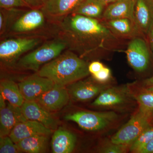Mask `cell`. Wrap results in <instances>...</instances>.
<instances>
[{
  "label": "cell",
  "instance_id": "1",
  "mask_svg": "<svg viewBox=\"0 0 153 153\" xmlns=\"http://www.w3.org/2000/svg\"><path fill=\"white\" fill-rule=\"evenodd\" d=\"M57 25V37L66 42L67 49L83 59L123 51L121 38L115 36L101 19L72 13Z\"/></svg>",
  "mask_w": 153,
  "mask_h": 153
},
{
  "label": "cell",
  "instance_id": "2",
  "mask_svg": "<svg viewBox=\"0 0 153 153\" xmlns=\"http://www.w3.org/2000/svg\"><path fill=\"white\" fill-rule=\"evenodd\" d=\"M2 23L4 33L1 38L13 37L38 36L48 38L50 28L57 24L48 19L41 9H7L3 13Z\"/></svg>",
  "mask_w": 153,
  "mask_h": 153
},
{
  "label": "cell",
  "instance_id": "3",
  "mask_svg": "<svg viewBox=\"0 0 153 153\" xmlns=\"http://www.w3.org/2000/svg\"><path fill=\"white\" fill-rule=\"evenodd\" d=\"M88 65L84 59L67 49L43 65L37 73L55 84L66 86L88 76Z\"/></svg>",
  "mask_w": 153,
  "mask_h": 153
},
{
  "label": "cell",
  "instance_id": "4",
  "mask_svg": "<svg viewBox=\"0 0 153 153\" xmlns=\"http://www.w3.org/2000/svg\"><path fill=\"white\" fill-rule=\"evenodd\" d=\"M66 49V42L57 36L22 56L17 61L14 68L38 72L43 65L58 57Z\"/></svg>",
  "mask_w": 153,
  "mask_h": 153
},
{
  "label": "cell",
  "instance_id": "5",
  "mask_svg": "<svg viewBox=\"0 0 153 153\" xmlns=\"http://www.w3.org/2000/svg\"><path fill=\"white\" fill-rule=\"evenodd\" d=\"M47 39L41 36H33L9 37L1 39V65L5 68H14L22 55L38 47Z\"/></svg>",
  "mask_w": 153,
  "mask_h": 153
},
{
  "label": "cell",
  "instance_id": "6",
  "mask_svg": "<svg viewBox=\"0 0 153 153\" xmlns=\"http://www.w3.org/2000/svg\"><path fill=\"white\" fill-rule=\"evenodd\" d=\"M118 115L113 111H76L64 116L66 120L76 123L81 128L89 131H98L104 129L114 123Z\"/></svg>",
  "mask_w": 153,
  "mask_h": 153
},
{
  "label": "cell",
  "instance_id": "7",
  "mask_svg": "<svg viewBox=\"0 0 153 153\" xmlns=\"http://www.w3.org/2000/svg\"><path fill=\"white\" fill-rule=\"evenodd\" d=\"M152 113L139 108L128 122L113 136L111 141L114 143L130 146L144 130L152 126Z\"/></svg>",
  "mask_w": 153,
  "mask_h": 153
},
{
  "label": "cell",
  "instance_id": "8",
  "mask_svg": "<svg viewBox=\"0 0 153 153\" xmlns=\"http://www.w3.org/2000/svg\"><path fill=\"white\" fill-rule=\"evenodd\" d=\"M134 100H136L135 96L128 85L111 86L103 91L91 105L104 108H122L131 104Z\"/></svg>",
  "mask_w": 153,
  "mask_h": 153
},
{
  "label": "cell",
  "instance_id": "9",
  "mask_svg": "<svg viewBox=\"0 0 153 153\" xmlns=\"http://www.w3.org/2000/svg\"><path fill=\"white\" fill-rule=\"evenodd\" d=\"M108 83H101L92 76L80 79L67 85L70 100L72 101L85 102L98 96L105 89L110 87Z\"/></svg>",
  "mask_w": 153,
  "mask_h": 153
},
{
  "label": "cell",
  "instance_id": "10",
  "mask_svg": "<svg viewBox=\"0 0 153 153\" xmlns=\"http://www.w3.org/2000/svg\"><path fill=\"white\" fill-rule=\"evenodd\" d=\"M125 52L129 64L135 71L141 72L147 68L150 55L146 42L142 37L131 39Z\"/></svg>",
  "mask_w": 153,
  "mask_h": 153
},
{
  "label": "cell",
  "instance_id": "11",
  "mask_svg": "<svg viewBox=\"0 0 153 153\" xmlns=\"http://www.w3.org/2000/svg\"><path fill=\"white\" fill-rule=\"evenodd\" d=\"M27 120L21 107L6 103L0 94V137L9 136L17 123Z\"/></svg>",
  "mask_w": 153,
  "mask_h": 153
},
{
  "label": "cell",
  "instance_id": "12",
  "mask_svg": "<svg viewBox=\"0 0 153 153\" xmlns=\"http://www.w3.org/2000/svg\"><path fill=\"white\" fill-rule=\"evenodd\" d=\"M55 84L51 79L40 76L36 72L25 78L18 85L25 100L35 101L41 94L51 89Z\"/></svg>",
  "mask_w": 153,
  "mask_h": 153
},
{
  "label": "cell",
  "instance_id": "13",
  "mask_svg": "<svg viewBox=\"0 0 153 153\" xmlns=\"http://www.w3.org/2000/svg\"><path fill=\"white\" fill-rule=\"evenodd\" d=\"M70 100L66 86L55 83L51 89L41 94L35 101L50 112L62 109Z\"/></svg>",
  "mask_w": 153,
  "mask_h": 153
},
{
  "label": "cell",
  "instance_id": "14",
  "mask_svg": "<svg viewBox=\"0 0 153 153\" xmlns=\"http://www.w3.org/2000/svg\"><path fill=\"white\" fill-rule=\"evenodd\" d=\"M83 0H45L41 9L50 21L57 24L73 13Z\"/></svg>",
  "mask_w": 153,
  "mask_h": 153
},
{
  "label": "cell",
  "instance_id": "15",
  "mask_svg": "<svg viewBox=\"0 0 153 153\" xmlns=\"http://www.w3.org/2000/svg\"><path fill=\"white\" fill-rule=\"evenodd\" d=\"M21 108L27 120L36 121L52 131L58 128V120L37 102L25 100Z\"/></svg>",
  "mask_w": 153,
  "mask_h": 153
},
{
  "label": "cell",
  "instance_id": "16",
  "mask_svg": "<svg viewBox=\"0 0 153 153\" xmlns=\"http://www.w3.org/2000/svg\"><path fill=\"white\" fill-rule=\"evenodd\" d=\"M134 23L143 36H147L153 24V2L151 0H135Z\"/></svg>",
  "mask_w": 153,
  "mask_h": 153
},
{
  "label": "cell",
  "instance_id": "17",
  "mask_svg": "<svg viewBox=\"0 0 153 153\" xmlns=\"http://www.w3.org/2000/svg\"><path fill=\"white\" fill-rule=\"evenodd\" d=\"M52 131L40 123L36 121L27 120L17 123L9 136L14 143H16L21 140L34 136H49L52 133Z\"/></svg>",
  "mask_w": 153,
  "mask_h": 153
},
{
  "label": "cell",
  "instance_id": "18",
  "mask_svg": "<svg viewBox=\"0 0 153 153\" xmlns=\"http://www.w3.org/2000/svg\"><path fill=\"white\" fill-rule=\"evenodd\" d=\"M135 0H117L110 4L104 11L101 20L103 21L128 19L134 23V10Z\"/></svg>",
  "mask_w": 153,
  "mask_h": 153
},
{
  "label": "cell",
  "instance_id": "19",
  "mask_svg": "<svg viewBox=\"0 0 153 153\" xmlns=\"http://www.w3.org/2000/svg\"><path fill=\"white\" fill-rule=\"evenodd\" d=\"M76 137L71 131L59 127L53 133L51 147L53 153H70L75 148Z\"/></svg>",
  "mask_w": 153,
  "mask_h": 153
},
{
  "label": "cell",
  "instance_id": "20",
  "mask_svg": "<svg viewBox=\"0 0 153 153\" xmlns=\"http://www.w3.org/2000/svg\"><path fill=\"white\" fill-rule=\"evenodd\" d=\"M102 21L115 36L122 39H131L143 36L137 29L135 24L128 19Z\"/></svg>",
  "mask_w": 153,
  "mask_h": 153
},
{
  "label": "cell",
  "instance_id": "21",
  "mask_svg": "<svg viewBox=\"0 0 153 153\" xmlns=\"http://www.w3.org/2000/svg\"><path fill=\"white\" fill-rule=\"evenodd\" d=\"M49 136L41 135L29 137L16 143L20 152L43 153L47 152Z\"/></svg>",
  "mask_w": 153,
  "mask_h": 153
},
{
  "label": "cell",
  "instance_id": "22",
  "mask_svg": "<svg viewBox=\"0 0 153 153\" xmlns=\"http://www.w3.org/2000/svg\"><path fill=\"white\" fill-rule=\"evenodd\" d=\"M0 94L9 103L22 107L25 101L19 85L13 80L4 79L0 82Z\"/></svg>",
  "mask_w": 153,
  "mask_h": 153
},
{
  "label": "cell",
  "instance_id": "23",
  "mask_svg": "<svg viewBox=\"0 0 153 153\" xmlns=\"http://www.w3.org/2000/svg\"><path fill=\"white\" fill-rule=\"evenodd\" d=\"M106 6L98 0H83L73 13L101 19Z\"/></svg>",
  "mask_w": 153,
  "mask_h": 153
},
{
  "label": "cell",
  "instance_id": "24",
  "mask_svg": "<svg viewBox=\"0 0 153 153\" xmlns=\"http://www.w3.org/2000/svg\"><path fill=\"white\" fill-rule=\"evenodd\" d=\"M153 139V126H151L144 130L131 145L130 151L132 153H140Z\"/></svg>",
  "mask_w": 153,
  "mask_h": 153
},
{
  "label": "cell",
  "instance_id": "25",
  "mask_svg": "<svg viewBox=\"0 0 153 153\" xmlns=\"http://www.w3.org/2000/svg\"><path fill=\"white\" fill-rule=\"evenodd\" d=\"M139 108L147 112L152 113L153 110V85L147 86L138 94L135 96Z\"/></svg>",
  "mask_w": 153,
  "mask_h": 153
},
{
  "label": "cell",
  "instance_id": "26",
  "mask_svg": "<svg viewBox=\"0 0 153 153\" xmlns=\"http://www.w3.org/2000/svg\"><path fill=\"white\" fill-rule=\"evenodd\" d=\"M130 147L128 145L116 144L110 141L102 145L99 149V152L104 153H124L130 151Z\"/></svg>",
  "mask_w": 153,
  "mask_h": 153
},
{
  "label": "cell",
  "instance_id": "27",
  "mask_svg": "<svg viewBox=\"0 0 153 153\" xmlns=\"http://www.w3.org/2000/svg\"><path fill=\"white\" fill-rule=\"evenodd\" d=\"M20 152L16 143L9 135L0 137V153Z\"/></svg>",
  "mask_w": 153,
  "mask_h": 153
},
{
  "label": "cell",
  "instance_id": "28",
  "mask_svg": "<svg viewBox=\"0 0 153 153\" xmlns=\"http://www.w3.org/2000/svg\"><path fill=\"white\" fill-rule=\"evenodd\" d=\"M1 8L6 9L29 8L24 0H0Z\"/></svg>",
  "mask_w": 153,
  "mask_h": 153
},
{
  "label": "cell",
  "instance_id": "29",
  "mask_svg": "<svg viewBox=\"0 0 153 153\" xmlns=\"http://www.w3.org/2000/svg\"><path fill=\"white\" fill-rule=\"evenodd\" d=\"M94 79L101 83H107L111 78V74L110 69L104 66L100 71L91 74Z\"/></svg>",
  "mask_w": 153,
  "mask_h": 153
},
{
  "label": "cell",
  "instance_id": "30",
  "mask_svg": "<svg viewBox=\"0 0 153 153\" xmlns=\"http://www.w3.org/2000/svg\"><path fill=\"white\" fill-rule=\"evenodd\" d=\"M104 66L103 64L100 61H94L89 64L88 66V71L91 75L100 71Z\"/></svg>",
  "mask_w": 153,
  "mask_h": 153
},
{
  "label": "cell",
  "instance_id": "31",
  "mask_svg": "<svg viewBox=\"0 0 153 153\" xmlns=\"http://www.w3.org/2000/svg\"><path fill=\"white\" fill-rule=\"evenodd\" d=\"M30 9H41L45 0H24Z\"/></svg>",
  "mask_w": 153,
  "mask_h": 153
},
{
  "label": "cell",
  "instance_id": "32",
  "mask_svg": "<svg viewBox=\"0 0 153 153\" xmlns=\"http://www.w3.org/2000/svg\"><path fill=\"white\" fill-rule=\"evenodd\" d=\"M140 153H153V139Z\"/></svg>",
  "mask_w": 153,
  "mask_h": 153
},
{
  "label": "cell",
  "instance_id": "33",
  "mask_svg": "<svg viewBox=\"0 0 153 153\" xmlns=\"http://www.w3.org/2000/svg\"><path fill=\"white\" fill-rule=\"evenodd\" d=\"M147 36L150 47L151 49L153 52V24L152 26L151 27L149 32L148 33Z\"/></svg>",
  "mask_w": 153,
  "mask_h": 153
},
{
  "label": "cell",
  "instance_id": "34",
  "mask_svg": "<svg viewBox=\"0 0 153 153\" xmlns=\"http://www.w3.org/2000/svg\"><path fill=\"white\" fill-rule=\"evenodd\" d=\"M144 84L147 86H151L153 85V75L150 78L146 79L144 81Z\"/></svg>",
  "mask_w": 153,
  "mask_h": 153
},
{
  "label": "cell",
  "instance_id": "35",
  "mask_svg": "<svg viewBox=\"0 0 153 153\" xmlns=\"http://www.w3.org/2000/svg\"><path fill=\"white\" fill-rule=\"evenodd\" d=\"M98 1L107 5L108 4L114 2L115 1H117V0H98Z\"/></svg>",
  "mask_w": 153,
  "mask_h": 153
},
{
  "label": "cell",
  "instance_id": "36",
  "mask_svg": "<svg viewBox=\"0 0 153 153\" xmlns=\"http://www.w3.org/2000/svg\"><path fill=\"white\" fill-rule=\"evenodd\" d=\"M152 117H153V111H152Z\"/></svg>",
  "mask_w": 153,
  "mask_h": 153
},
{
  "label": "cell",
  "instance_id": "37",
  "mask_svg": "<svg viewBox=\"0 0 153 153\" xmlns=\"http://www.w3.org/2000/svg\"><path fill=\"white\" fill-rule=\"evenodd\" d=\"M151 1H152V2H153V0H151Z\"/></svg>",
  "mask_w": 153,
  "mask_h": 153
}]
</instances>
